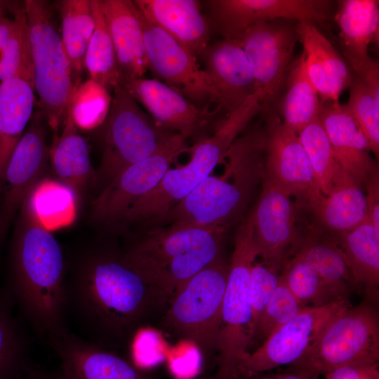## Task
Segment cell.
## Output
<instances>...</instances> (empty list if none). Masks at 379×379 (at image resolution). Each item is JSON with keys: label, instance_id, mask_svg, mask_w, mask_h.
Here are the masks:
<instances>
[{"label": "cell", "instance_id": "6da1fadb", "mask_svg": "<svg viewBox=\"0 0 379 379\" xmlns=\"http://www.w3.org/2000/svg\"><path fill=\"white\" fill-rule=\"evenodd\" d=\"M170 298L128 266L121 254L88 248L66 261L68 327L102 348L121 346L152 314L166 310Z\"/></svg>", "mask_w": 379, "mask_h": 379}, {"label": "cell", "instance_id": "7a4b0ae2", "mask_svg": "<svg viewBox=\"0 0 379 379\" xmlns=\"http://www.w3.org/2000/svg\"><path fill=\"white\" fill-rule=\"evenodd\" d=\"M20 211L3 291L35 336L48 344L69 331L65 307L66 258L56 239L25 204Z\"/></svg>", "mask_w": 379, "mask_h": 379}, {"label": "cell", "instance_id": "3957f363", "mask_svg": "<svg viewBox=\"0 0 379 379\" xmlns=\"http://www.w3.org/2000/svg\"><path fill=\"white\" fill-rule=\"evenodd\" d=\"M222 175H209L152 226L227 227L241 216L262 180L264 129L240 135L228 150Z\"/></svg>", "mask_w": 379, "mask_h": 379}, {"label": "cell", "instance_id": "277c9868", "mask_svg": "<svg viewBox=\"0 0 379 379\" xmlns=\"http://www.w3.org/2000/svg\"><path fill=\"white\" fill-rule=\"evenodd\" d=\"M225 227L152 226L121 254L147 282L172 295L175 288L220 258Z\"/></svg>", "mask_w": 379, "mask_h": 379}, {"label": "cell", "instance_id": "5b68a950", "mask_svg": "<svg viewBox=\"0 0 379 379\" xmlns=\"http://www.w3.org/2000/svg\"><path fill=\"white\" fill-rule=\"evenodd\" d=\"M257 94L229 113L218 130L191 149L190 160L184 166L169 168L157 185L128 210L121 226L153 225L206 178L227 153L255 116L262 109Z\"/></svg>", "mask_w": 379, "mask_h": 379}, {"label": "cell", "instance_id": "8992f818", "mask_svg": "<svg viewBox=\"0 0 379 379\" xmlns=\"http://www.w3.org/2000/svg\"><path fill=\"white\" fill-rule=\"evenodd\" d=\"M258 254L251 211L238 226L228 266L218 333V372L215 379H234L239 364L255 338L251 296V270Z\"/></svg>", "mask_w": 379, "mask_h": 379}, {"label": "cell", "instance_id": "52a82bcc", "mask_svg": "<svg viewBox=\"0 0 379 379\" xmlns=\"http://www.w3.org/2000/svg\"><path fill=\"white\" fill-rule=\"evenodd\" d=\"M24 6L40 111L57 134L63 126L79 83L64 51L48 2L26 0Z\"/></svg>", "mask_w": 379, "mask_h": 379}, {"label": "cell", "instance_id": "ba28073f", "mask_svg": "<svg viewBox=\"0 0 379 379\" xmlns=\"http://www.w3.org/2000/svg\"><path fill=\"white\" fill-rule=\"evenodd\" d=\"M227 274L221 257L179 285L164 312V328L204 352L216 350Z\"/></svg>", "mask_w": 379, "mask_h": 379}, {"label": "cell", "instance_id": "9c48e42d", "mask_svg": "<svg viewBox=\"0 0 379 379\" xmlns=\"http://www.w3.org/2000/svg\"><path fill=\"white\" fill-rule=\"evenodd\" d=\"M112 92L105 148L93 180L99 192L126 168L159 151L174 134L150 121L124 87L118 85Z\"/></svg>", "mask_w": 379, "mask_h": 379}, {"label": "cell", "instance_id": "30bf717a", "mask_svg": "<svg viewBox=\"0 0 379 379\" xmlns=\"http://www.w3.org/2000/svg\"><path fill=\"white\" fill-rule=\"evenodd\" d=\"M379 317L370 302L340 310L326 324L295 369L319 378L336 367L378 362Z\"/></svg>", "mask_w": 379, "mask_h": 379}, {"label": "cell", "instance_id": "8fae6325", "mask_svg": "<svg viewBox=\"0 0 379 379\" xmlns=\"http://www.w3.org/2000/svg\"><path fill=\"white\" fill-rule=\"evenodd\" d=\"M349 305L347 298H342L320 307H304L246 356L234 379H249L281 366L293 365L310 349L328 321Z\"/></svg>", "mask_w": 379, "mask_h": 379}, {"label": "cell", "instance_id": "7c38bea8", "mask_svg": "<svg viewBox=\"0 0 379 379\" xmlns=\"http://www.w3.org/2000/svg\"><path fill=\"white\" fill-rule=\"evenodd\" d=\"M136 8L143 33L147 69L157 79L189 100L216 102L219 107L218 93L206 71L200 68L197 57Z\"/></svg>", "mask_w": 379, "mask_h": 379}, {"label": "cell", "instance_id": "4fadbf2b", "mask_svg": "<svg viewBox=\"0 0 379 379\" xmlns=\"http://www.w3.org/2000/svg\"><path fill=\"white\" fill-rule=\"evenodd\" d=\"M188 149L185 138L174 133L156 153L121 172L93 200V219L104 225L120 226L131 206L153 190L177 157Z\"/></svg>", "mask_w": 379, "mask_h": 379}, {"label": "cell", "instance_id": "5bb4252c", "mask_svg": "<svg viewBox=\"0 0 379 379\" xmlns=\"http://www.w3.org/2000/svg\"><path fill=\"white\" fill-rule=\"evenodd\" d=\"M249 62L263 106L279 93L298 36L296 26L280 20L248 27L239 38Z\"/></svg>", "mask_w": 379, "mask_h": 379}, {"label": "cell", "instance_id": "9a60e30c", "mask_svg": "<svg viewBox=\"0 0 379 379\" xmlns=\"http://www.w3.org/2000/svg\"><path fill=\"white\" fill-rule=\"evenodd\" d=\"M44 121L40 111L34 114L6 166L0 189V242L40 181L49 158Z\"/></svg>", "mask_w": 379, "mask_h": 379}, {"label": "cell", "instance_id": "2e32d148", "mask_svg": "<svg viewBox=\"0 0 379 379\" xmlns=\"http://www.w3.org/2000/svg\"><path fill=\"white\" fill-rule=\"evenodd\" d=\"M264 138L263 178L312 210L323 194L317 186L312 165L298 134L273 115L264 128Z\"/></svg>", "mask_w": 379, "mask_h": 379}, {"label": "cell", "instance_id": "e0dca14e", "mask_svg": "<svg viewBox=\"0 0 379 379\" xmlns=\"http://www.w3.org/2000/svg\"><path fill=\"white\" fill-rule=\"evenodd\" d=\"M206 5L216 30L223 39H239L262 22L293 20L324 24L331 2L323 0H210Z\"/></svg>", "mask_w": 379, "mask_h": 379}, {"label": "cell", "instance_id": "ac0fdd59", "mask_svg": "<svg viewBox=\"0 0 379 379\" xmlns=\"http://www.w3.org/2000/svg\"><path fill=\"white\" fill-rule=\"evenodd\" d=\"M262 189L251 211L255 248L262 262L278 272L297 242L295 208L281 187L262 178Z\"/></svg>", "mask_w": 379, "mask_h": 379}, {"label": "cell", "instance_id": "d6986e66", "mask_svg": "<svg viewBox=\"0 0 379 379\" xmlns=\"http://www.w3.org/2000/svg\"><path fill=\"white\" fill-rule=\"evenodd\" d=\"M119 85L143 105L158 126L185 139L206 125L218 110L212 111L208 105H195L157 79H127Z\"/></svg>", "mask_w": 379, "mask_h": 379}, {"label": "cell", "instance_id": "ffe728a7", "mask_svg": "<svg viewBox=\"0 0 379 379\" xmlns=\"http://www.w3.org/2000/svg\"><path fill=\"white\" fill-rule=\"evenodd\" d=\"M48 345L60 360L62 379H152L133 362L70 331Z\"/></svg>", "mask_w": 379, "mask_h": 379}, {"label": "cell", "instance_id": "44dd1931", "mask_svg": "<svg viewBox=\"0 0 379 379\" xmlns=\"http://www.w3.org/2000/svg\"><path fill=\"white\" fill-rule=\"evenodd\" d=\"M34 91L29 39L17 72L0 82V189L9 159L32 119Z\"/></svg>", "mask_w": 379, "mask_h": 379}, {"label": "cell", "instance_id": "7402d4cb", "mask_svg": "<svg viewBox=\"0 0 379 379\" xmlns=\"http://www.w3.org/2000/svg\"><path fill=\"white\" fill-rule=\"evenodd\" d=\"M205 69L219 98V107L230 113L257 92L249 62L239 39H223L209 45Z\"/></svg>", "mask_w": 379, "mask_h": 379}, {"label": "cell", "instance_id": "603a6c76", "mask_svg": "<svg viewBox=\"0 0 379 379\" xmlns=\"http://www.w3.org/2000/svg\"><path fill=\"white\" fill-rule=\"evenodd\" d=\"M296 31L308 77L321 102H338L353 78L347 62L314 24L298 22Z\"/></svg>", "mask_w": 379, "mask_h": 379}, {"label": "cell", "instance_id": "cb8c5ba5", "mask_svg": "<svg viewBox=\"0 0 379 379\" xmlns=\"http://www.w3.org/2000/svg\"><path fill=\"white\" fill-rule=\"evenodd\" d=\"M319 119L341 168L361 185L378 166L369 142L345 105L321 102Z\"/></svg>", "mask_w": 379, "mask_h": 379}, {"label": "cell", "instance_id": "d4e9b609", "mask_svg": "<svg viewBox=\"0 0 379 379\" xmlns=\"http://www.w3.org/2000/svg\"><path fill=\"white\" fill-rule=\"evenodd\" d=\"M138 10L196 57L208 47L210 25L196 0H135Z\"/></svg>", "mask_w": 379, "mask_h": 379}, {"label": "cell", "instance_id": "484cf974", "mask_svg": "<svg viewBox=\"0 0 379 379\" xmlns=\"http://www.w3.org/2000/svg\"><path fill=\"white\" fill-rule=\"evenodd\" d=\"M100 1L114 45L120 82L144 77L148 69L143 33L135 5L129 0Z\"/></svg>", "mask_w": 379, "mask_h": 379}, {"label": "cell", "instance_id": "4316f807", "mask_svg": "<svg viewBox=\"0 0 379 379\" xmlns=\"http://www.w3.org/2000/svg\"><path fill=\"white\" fill-rule=\"evenodd\" d=\"M335 20L345 60L357 75H361L378 62L368 50L371 43L378 41V1H339Z\"/></svg>", "mask_w": 379, "mask_h": 379}, {"label": "cell", "instance_id": "83f0119b", "mask_svg": "<svg viewBox=\"0 0 379 379\" xmlns=\"http://www.w3.org/2000/svg\"><path fill=\"white\" fill-rule=\"evenodd\" d=\"M75 96L60 134L55 135L49 158L53 171L60 182L77 194L89 180L93 183L95 172L91 165L87 142L79 133L74 121L73 108Z\"/></svg>", "mask_w": 379, "mask_h": 379}, {"label": "cell", "instance_id": "f1b7e54d", "mask_svg": "<svg viewBox=\"0 0 379 379\" xmlns=\"http://www.w3.org/2000/svg\"><path fill=\"white\" fill-rule=\"evenodd\" d=\"M327 228L340 233L359 225L366 215V195L361 184L347 173L312 210Z\"/></svg>", "mask_w": 379, "mask_h": 379}, {"label": "cell", "instance_id": "f546056e", "mask_svg": "<svg viewBox=\"0 0 379 379\" xmlns=\"http://www.w3.org/2000/svg\"><path fill=\"white\" fill-rule=\"evenodd\" d=\"M340 246L350 264L355 283L376 298L379 285V232L365 218L354 229L340 233Z\"/></svg>", "mask_w": 379, "mask_h": 379}, {"label": "cell", "instance_id": "4dcf8cb0", "mask_svg": "<svg viewBox=\"0 0 379 379\" xmlns=\"http://www.w3.org/2000/svg\"><path fill=\"white\" fill-rule=\"evenodd\" d=\"M289 70L287 89L281 104V121L286 128L298 134L319 118L321 101L308 77L303 52Z\"/></svg>", "mask_w": 379, "mask_h": 379}, {"label": "cell", "instance_id": "1f68e13d", "mask_svg": "<svg viewBox=\"0 0 379 379\" xmlns=\"http://www.w3.org/2000/svg\"><path fill=\"white\" fill-rule=\"evenodd\" d=\"M13 309L0 291V379H22L32 366L29 337Z\"/></svg>", "mask_w": 379, "mask_h": 379}, {"label": "cell", "instance_id": "d6a6232c", "mask_svg": "<svg viewBox=\"0 0 379 379\" xmlns=\"http://www.w3.org/2000/svg\"><path fill=\"white\" fill-rule=\"evenodd\" d=\"M58 5L62 45L76 76L85 68V55L95 28L91 0H62Z\"/></svg>", "mask_w": 379, "mask_h": 379}, {"label": "cell", "instance_id": "836d02e7", "mask_svg": "<svg viewBox=\"0 0 379 379\" xmlns=\"http://www.w3.org/2000/svg\"><path fill=\"white\" fill-rule=\"evenodd\" d=\"M25 205L33 218L50 232L69 225L76 217V194L59 181L41 180Z\"/></svg>", "mask_w": 379, "mask_h": 379}, {"label": "cell", "instance_id": "e575fe53", "mask_svg": "<svg viewBox=\"0 0 379 379\" xmlns=\"http://www.w3.org/2000/svg\"><path fill=\"white\" fill-rule=\"evenodd\" d=\"M297 255L340 297L347 298L350 286L355 281L346 255L339 245L312 234L308 236Z\"/></svg>", "mask_w": 379, "mask_h": 379}, {"label": "cell", "instance_id": "d590c367", "mask_svg": "<svg viewBox=\"0 0 379 379\" xmlns=\"http://www.w3.org/2000/svg\"><path fill=\"white\" fill-rule=\"evenodd\" d=\"M95 28L85 55L84 65L91 80L109 93L119 85L114 45L108 31L100 0H91Z\"/></svg>", "mask_w": 379, "mask_h": 379}, {"label": "cell", "instance_id": "8d00e7d4", "mask_svg": "<svg viewBox=\"0 0 379 379\" xmlns=\"http://www.w3.org/2000/svg\"><path fill=\"white\" fill-rule=\"evenodd\" d=\"M298 136L310 159L317 186L326 196L347 173L336 161L319 118L300 131Z\"/></svg>", "mask_w": 379, "mask_h": 379}, {"label": "cell", "instance_id": "74e56055", "mask_svg": "<svg viewBox=\"0 0 379 379\" xmlns=\"http://www.w3.org/2000/svg\"><path fill=\"white\" fill-rule=\"evenodd\" d=\"M279 277L305 307H320L343 298L297 254L285 263Z\"/></svg>", "mask_w": 379, "mask_h": 379}, {"label": "cell", "instance_id": "f35d334b", "mask_svg": "<svg viewBox=\"0 0 379 379\" xmlns=\"http://www.w3.org/2000/svg\"><path fill=\"white\" fill-rule=\"evenodd\" d=\"M350 95L345 105L366 137L371 152L379 154V95L373 92L358 77L349 86Z\"/></svg>", "mask_w": 379, "mask_h": 379}, {"label": "cell", "instance_id": "ab89813d", "mask_svg": "<svg viewBox=\"0 0 379 379\" xmlns=\"http://www.w3.org/2000/svg\"><path fill=\"white\" fill-rule=\"evenodd\" d=\"M304 307L279 277L277 286L260 319L256 337L265 340L274 330L293 319Z\"/></svg>", "mask_w": 379, "mask_h": 379}, {"label": "cell", "instance_id": "60d3db41", "mask_svg": "<svg viewBox=\"0 0 379 379\" xmlns=\"http://www.w3.org/2000/svg\"><path fill=\"white\" fill-rule=\"evenodd\" d=\"M12 10L15 27L9 40L0 51V82L17 72L25 46L29 39L25 6H13Z\"/></svg>", "mask_w": 379, "mask_h": 379}, {"label": "cell", "instance_id": "b9f144b4", "mask_svg": "<svg viewBox=\"0 0 379 379\" xmlns=\"http://www.w3.org/2000/svg\"><path fill=\"white\" fill-rule=\"evenodd\" d=\"M277 272L262 262H254L251 267V296L255 337L262 314L279 283Z\"/></svg>", "mask_w": 379, "mask_h": 379}, {"label": "cell", "instance_id": "7bdbcfd3", "mask_svg": "<svg viewBox=\"0 0 379 379\" xmlns=\"http://www.w3.org/2000/svg\"><path fill=\"white\" fill-rule=\"evenodd\" d=\"M324 379H379L378 362L352 363L333 368Z\"/></svg>", "mask_w": 379, "mask_h": 379}, {"label": "cell", "instance_id": "ee69618b", "mask_svg": "<svg viewBox=\"0 0 379 379\" xmlns=\"http://www.w3.org/2000/svg\"><path fill=\"white\" fill-rule=\"evenodd\" d=\"M366 188V215L375 231L379 232V176L378 168L373 170L365 184Z\"/></svg>", "mask_w": 379, "mask_h": 379}, {"label": "cell", "instance_id": "f6af8a7d", "mask_svg": "<svg viewBox=\"0 0 379 379\" xmlns=\"http://www.w3.org/2000/svg\"><path fill=\"white\" fill-rule=\"evenodd\" d=\"M22 379H62V378L59 373L48 371L32 365Z\"/></svg>", "mask_w": 379, "mask_h": 379}, {"label": "cell", "instance_id": "bcb514c9", "mask_svg": "<svg viewBox=\"0 0 379 379\" xmlns=\"http://www.w3.org/2000/svg\"><path fill=\"white\" fill-rule=\"evenodd\" d=\"M249 379H318L309 373L295 369L293 373H281L268 376H255Z\"/></svg>", "mask_w": 379, "mask_h": 379}, {"label": "cell", "instance_id": "7dc6e473", "mask_svg": "<svg viewBox=\"0 0 379 379\" xmlns=\"http://www.w3.org/2000/svg\"><path fill=\"white\" fill-rule=\"evenodd\" d=\"M9 4V1H0V11L4 10L6 6H8Z\"/></svg>", "mask_w": 379, "mask_h": 379}, {"label": "cell", "instance_id": "c3c4849f", "mask_svg": "<svg viewBox=\"0 0 379 379\" xmlns=\"http://www.w3.org/2000/svg\"><path fill=\"white\" fill-rule=\"evenodd\" d=\"M4 10L0 11V21L2 19V18L4 17Z\"/></svg>", "mask_w": 379, "mask_h": 379}]
</instances>
